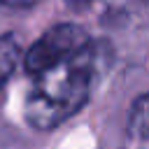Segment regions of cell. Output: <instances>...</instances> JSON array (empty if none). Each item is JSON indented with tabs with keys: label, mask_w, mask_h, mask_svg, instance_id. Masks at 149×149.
Listing matches in <instances>:
<instances>
[{
	"label": "cell",
	"mask_w": 149,
	"mask_h": 149,
	"mask_svg": "<svg viewBox=\"0 0 149 149\" xmlns=\"http://www.w3.org/2000/svg\"><path fill=\"white\" fill-rule=\"evenodd\" d=\"M95 74V47L88 42L61 63L30 74L33 84L23 100V116L35 130H54L74 116L88 100Z\"/></svg>",
	"instance_id": "6da1fadb"
},
{
	"label": "cell",
	"mask_w": 149,
	"mask_h": 149,
	"mask_svg": "<svg viewBox=\"0 0 149 149\" xmlns=\"http://www.w3.org/2000/svg\"><path fill=\"white\" fill-rule=\"evenodd\" d=\"M88 42H91V37L81 26L58 23L28 47V51L23 56V68H26L28 74H37V72L61 63L63 58L77 54Z\"/></svg>",
	"instance_id": "7a4b0ae2"
},
{
	"label": "cell",
	"mask_w": 149,
	"mask_h": 149,
	"mask_svg": "<svg viewBox=\"0 0 149 149\" xmlns=\"http://www.w3.org/2000/svg\"><path fill=\"white\" fill-rule=\"evenodd\" d=\"M128 135L133 140H149V91L135 98L128 112Z\"/></svg>",
	"instance_id": "3957f363"
},
{
	"label": "cell",
	"mask_w": 149,
	"mask_h": 149,
	"mask_svg": "<svg viewBox=\"0 0 149 149\" xmlns=\"http://www.w3.org/2000/svg\"><path fill=\"white\" fill-rule=\"evenodd\" d=\"M21 58V47L14 35H0V91L5 81L12 77L14 68L19 65Z\"/></svg>",
	"instance_id": "277c9868"
},
{
	"label": "cell",
	"mask_w": 149,
	"mask_h": 149,
	"mask_svg": "<svg viewBox=\"0 0 149 149\" xmlns=\"http://www.w3.org/2000/svg\"><path fill=\"white\" fill-rule=\"evenodd\" d=\"M35 0H0V5H5V7H28Z\"/></svg>",
	"instance_id": "5b68a950"
},
{
	"label": "cell",
	"mask_w": 149,
	"mask_h": 149,
	"mask_svg": "<svg viewBox=\"0 0 149 149\" xmlns=\"http://www.w3.org/2000/svg\"><path fill=\"white\" fill-rule=\"evenodd\" d=\"M72 9H84V7H88L91 5V0H65Z\"/></svg>",
	"instance_id": "8992f818"
}]
</instances>
